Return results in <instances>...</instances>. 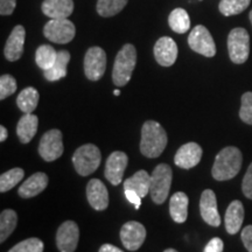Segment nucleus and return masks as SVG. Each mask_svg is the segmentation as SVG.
I'll return each instance as SVG.
<instances>
[{
    "instance_id": "f257e3e1",
    "label": "nucleus",
    "mask_w": 252,
    "mask_h": 252,
    "mask_svg": "<svg viewBox=\"0 0 252 252\" xmlns=\"http://www.w3.org/2000/svg\"><path fill=\"white\" fill-rule=\"evenodd\" d=\"M243 163V156L237 147L228 146L217 154L212 174L217 181H226L238 174Z\"/></svg>"
},
{
    "instance_id": "f03ea898",
    "label": "nucleus",
    "mask_w": 252,
    "mask_h": 252,
    "mask_svg": "<svg viewBox=\"0 0 252 252\" xmlns=\"http://www.w3.org/2000/svg\"><path fill=\"white\" fill-rule=\"evenodd\" d=\"M167 133L158 122L147 121L141 127L140 152L147 158L161 156L167 146Z\"/></svg>"
},
{
    "instance_id": "7ed1b4c3",
    "label": "nucleus",
    "mask_w": 252,
    "mask_h": 252,
    "mask_svg": "<svg viewBox=\"0 0 252 252\" xmlns=\"http://www.w3.org/2000/svg\"><path fill=\"white\" fill-rule=\"evenodd\" d=\"M135 64H137V50L131 43L123 46L116 56L112 70L113 83L117 87H124L132 77Z\"/></svg>"
},
{
    "instance_id": "20e7f679",
    "label": "nucleus",
    "mask_w": 252,
    "mask_h": 252,
    "mask_svg": "<svg viewBox=\"0 0 252 252\" xmlns=\"http://www.w3.org/2000/svg\"><path fill=\"white\" fill-rule=\"evenodd\" d=\"M100 151L96 145L87 144L78 147L72 156V163L78 174L88 176L96 171L100 165Z\"/></svg>"
},
{
    "instance_id": "39448f33",
    "label": "nucleus",
    "mask_w": 252,
    "mask_h": 252,
    "mask_svg": "<svg viewBox=\"0 0 252 252\" xmlns=\"http://www.w3.org/2000/svg\"><path fill=\"white\" fill-rule=\"evenodd\" d=\"M173 179L172 168L167 163L158 165L151 175L150 193L153 202L161 204L168 197Z\"/></svg>"
},
{
    "instance_id": "423d86ee",
    "label": "nucleus",
    "mask_w": 252,
    "mask_h": 252,
    "mask_svg": "<svg viewBox=\"0 0 252 252\" xmlns=\"http://www.w3.org/2000/svg\"><path fill=\"white\" fill-rule=\"evenodd\" d=\"M228 52L230 60L236 64L247 61L250 54V36L245 28H234L228 36Z\"/></svg>"
},
{
    "instance_id": "0eeeda50",
    "label": "nucleus",
    "mask_w": 252,
    "mask_h": 252,
    "mask_svg": "<svg viewBox=\"0 0 252 252\" xmlns=\"http://www.w3.org/2000/svg\"><path fill=\"white\" fill-rule=\"evenodd\" d=\"M43 34L52 42L65 45L75 37L76 28L68 19H50L45 25Z\"/></svg>"
},
{
    "instance_id": "6e6552de",
    "label": "nucleus",
    "mask_w": 252,
    "mask_h": 252,
    "mask_svg": "<svg viewBox=\"0 0 252 252\" xmlns=\"http://www.w3.org/2000/svg\"><path fill=\"white\" fill-rule=\"evenodd\" d=\"M188 45L195 53L213 58L216 54V45L210 32L202 25H197L191 30L188 36Z\"/></svg>"
},
{
    "instance_id": "1a4fd4ad",
    "label": "nucleus",
    "mask_w": 252,
    "mask_h": 252,
    "mask_svg": "<svg viewBox=\"0 0 252 252\" xmlns=\"http://www.w3.org/2000/svg\"><path fill=\"white\" fill-rule=\"evenodd\" d=\"M62 132L60 130L47 131L41 138L39 144V154L45 161L52 162L63 154Z\"/></svg>"
},
{
    "instance_id": "9d476101",
    "label": "nucleus",
    "mask_w": 252,
    "mask_h": 252,
    "mask_svg": "<svg viewBox=\"0 0 252 252\" xmlns=\"http://www.w3.org/2000/svg\"><path fill=\"white\" fill-rule=\"evenodd\" d=\"M106 69V54L100 47H91L84 56V72L88 80L98 81Z\"/></svg>"
},
{
    "instance_id": "9b49d317",
    "label": "nucleus",
    "mask_w": 252,
    "mask_h": 252,
    "mask_svg": "<svg viewBox=\"0 0 252 252\" xmlns=\"http://www.w3.org/2000/svg\"><path fill=\"white\" fill-rule=\"evenodd\" d=\"M146 238V229L137 220L126 222L121 229V241L130 251H137L144 244Z\"/></svg>"
},
{
    "instance_id": "f8f14e48",
    "label": "nucleus",
    "mask_w": 252,
    "mask_h": 252,
    "mask_svg": "<svg viewBox=\"0 0 252 252\" xmlns=\"http://www.w3.org/2000/svg\"><path fill=\"white\" fill-rule=\"evenodd\" d=\"M80 229L74 220H65L58 229L56 234V245L60 252H74L76 250Z\"/></svg>"
},
{
    "instance_id": "ddd939ff",
    "label": "nucleus",
    "mask_w": 252,
    "mask_h": 252,
    "mask_svg": "<svg viewBox=\"0 0 252 252\" xmlns=\"http://www.w3.org/2000/svg\"><path fill=\"white\" fill-rule=\"evenodd\" d=\"M128 158L122 151L110 154L105 163V178L113 186H118L123 180L124 172L127 167Z\"/></svg>"
},
{
    "instance_id": "4468645a",
    "label": "nucleus",
    "mask_w": 252,
    "mask_h": 252,
    "mask_svg": "<svg viewBox=\"0 0 252 252\" xmlns=\"http://www.w3.org/2000/svg\"><path fill=\"white\" fill-rule=\"evenodd\" d=\"M154 58L162 67H171L178 59V46L169 36H162L154 46Z\"/></svg>"
},
{
    "instance_id": "2eb2a0df",
    "label": "nucleus",
    "mask_w": 252,
    "mask_h": 252,
    "mask_svg": "<svg viewBox=\"0 0 252 252\" xmlns=\"http://www.w3.org/2000/svg\"><path fill=\"white\" fill-rule=\"evenodd\" d=\"M202 153L203 151L200 145L196 143H187L178 150L174 157V162L180 168L190 169L200 163Z\"/></svg>"
},
{
    "instance_id": "dca6fc26",
    "label": "nucleus",
    "mask_w": 252,
    "mask_h": 252,
    "mask_svg": "<svg viewBox=\"0 0 252 252\" xmlns=\"http://www.w3.org/2000/svg\"><path fill=\"white\" fill-rule=\"evenodd\" d=\"M201 217L207 224L212 226H220V217L217 210V198L212 189H206L200 198Z\"/></svg>"
},
{
    "instance_id": "f3484780",
    "label": "nucleus",
    "mask_w": 252,
    "mask_h": 252,
    "mask_svg": "<svg viewBox=\"0 0 252 252\" xmlns=\"http://www.w3.org/2000/svg\"><path fill=\"white\" fill-rule=\"evenodd\" d=\"M25 36H26V31L21 25L15 26L13 31L11 32L4 49V55L8 61H18L23 56Z\"/></svg>"
},
{
    "instance_id": "a211bd4d",
    "label": "nucleus",
    "mask_w": 252,
    "mask_h": 252,
    "mask_svg": "<svg viewBox=\"0 0 252 252\" xmlns=\"http://www.w3.org/2000/svg\"><path fill=\"white\" fill-rule=\"evenodd\" d=\"M87 197L94 210H105L109 206V191L98 179H91L87 186Z\"/></svg>"
},
{
    "instance_id": "6ab92c4d",
    "label": "nucleus",
    "mask_w": 252,
    "mask_h": 252,
    "mask_svg": "<svg viewBox=\"0 0 252 252\" xmlns=\"http://www.w3.org/2000/svg\"><path fill=\"white\" fill-rule=\"evenodd\" d=\"M48 181L49 179L46 173H35V174L30 176V178L20 186V188H19L18 190L19 196L23 198H31L33 196H36V195L42 193V191L47 188Z\"/></svg>"
},
{
    "instance_id": "aec40b11",
    "label": "nucleus",
    "mask_w": 252,
    "mask_h": 252,
    "mask_svg": "<svg viewBox=\"0 0 252 252\" xmlns=\"http://www.w3.org/2000/svg\"><path fill=\"white\" fill-rule=\"evenodd\" d=\"M43 14L50 19H68L74 11L72 0H45L41 6Z\"/></svg>"
},
{
    "instance_id": "412c9836",
    "label": "nucleus",
    "mask_w": 252,
    "mask_h": 252,
    "mask_svg": "<svg viewBox=\"0 0 252 252\" xmlns=\"http://www.w3.org/2000/svg\"><path fill=\"white\" fill-rule=\"evenodd\" d=\"M244 220V207L241 201L235 200L229 204L225 212V229L230 235H236L241 230Z\"/></svg>"
},
{
    "instance_id": "4be33fe9",
    "label": "nucleus",
    "mask_w": 252,
    "mask_h": 252,
    "mask_svg": "<svg viewBox=\"0 0 252 252\" xmlns=\"http://www.w3.org/2000/svg\"><path fill=\"white\" fill-rule=\"evenodd\" d=\"M39 118L32 113H25L17 125V134L23 144H28L37 132Z\"/></svg>"
},
{
    "instance_id": "5701e85b",
    "label": "nucleus",
    "mask_w": 252,
    "mask_h": 252,
    "mask_svg": "<svg viewBox=\"0 0 252 252\" xmlns=\"http://www.w3.org/2000/svg\"><path fill=\"white\" fill-rule=\"evenodd\" d=\"M189 198L182 191H178L171 197L169 201V214L173 220L176 223H185L188 217Z\"/></svg>"
},
{
    "instance_id": "b1692460",
    "label": "nucleus",
    "mask_w": 252,
    "mask_h": 252,
    "mask_svg": "<svg viewBox=\"0 0 252 252\" xmlns=\"http://www.w3.org/2000/svg\"><path fill=\"white\" fill-rule=\"evenodd\" d=\"M151 175L146 171H138L124 181V189H130L145 197L150 193Z\"/></svg>"
},
{
    "instance_id": "393cba45",
    "label": "nucleus",
    "mask_w": 252,
    "mask_h": 252,
    "mask_svg": "<svg viewBox=\"0 0 252 252\" xmlns=\"http://www.w3.org/2000/svg\"><path fill=\"white\" fill-rule=\"evenodd\" d=\"M69 61H70V53L67 50H60L54 65L48 70H45L46 80L55 82L67 76V65Z\"/></svg>"
},
{
    "instance_id": "a878e982",
    "label": "nucleus",
    "mask_w": 252,
    "mask_h": 252,
    "mask_svg": "<svg viewBox=\"0 0 252 252\" xmlns=\"http://www.w3.org/2000/svg\"><path fill=\"white\" fill-rule=\"evenodd\" d=\"M40 94L33 87H28L19 94L17 98V105L24 113H33L39 104Z\"/></svg>"
},
{
    "instance_id": "bb28decb",
    "label": "nucleus",
    "mask_w": 252,
    "mask_h": 252,
    "mask_svg": "<svg viewBox=\"0 0 252 252\" xmlns=\"http://www.w3.org/2000/svg\"><path fill=\"white\" fill-rule=\"evenodd\" d=\"M169 27L178 34H184L190 28V19L187 11L184 8L173 9L168 18Z\"/></svg>"
},
{
    "instance_id": "cd10ccee",
    "label": "nucleus",
    "mask_w": 252,
    "mask_h": 252,
    "mask_svg": "<svg viewBox=\"0 0 252 252\" xmlns=\"http://www.w3.org/2000/svg\"><path fill=\"white\" fill-rule=\"evenodd\" d=\"M18 223V215L14 210L5 209L0 215V242L4 243L12 232L14 231Z\"/></svg>"
},
{
    "instance_id": "c85d7f7f",
    "label": "nucleus",
    "mask_w": 252,
    "mask_h": 252,
    "mask_svg": "<svg viewBox=\"0 0 252 252\" xmlns=\"http://www.w3.org/2000/svg\"><path fill=\"white\" fill-rule=\"evenodd\" d=\"M58 53L56 50L49 45H42L36 49L35 53V62L39 65V68L43 71L48 70L54 65V63L58 59Z\"/></svg>"
},
{
    "instance_id": "c756f323",
    "label": "nucleus",
    "mask_w": 252,
    "mask_h": 252,
    "mask_svg": "<svg viewBox=\"0 0 252 252\" xmlns=\"http://www.w3.org/2000/svg\"><path fill=\"white\" fill-rule=\"evenodd\" d=\"M128 0H98L97 1V12L100 17L110 18L121 13L127 5Z\"/></svg>"
},
{
    "instance_id": "7c9ffc66",
    "label": "nucleus",
    "mask_w": 252,
    "mask_h": 252,
    "mask_svg": "<svg viewBox=\"0 0 252 252\" xmlns=\"http://www.w3.org/2000/svg\"><path fill=\"white\" fill-rule=\"evenodd\" d=\"M251 0H220L219 9L224 17L237 15L249 7Z\"/></svg>"
},
{
    "instance_id": "2f4dec72",
    "label": "nucleus",
    "mask_w": 252,
    "mask_h": 252,
    "mask_svg": "<svg viewBox=\"0 0 252 252\" xmlns=\"http://www.w3.org/2000/svg\"><path fill=\"white\" fill-rule=\"evenodd\" d=\"M25 172L24 169L19 168H12L6 173H2L0 176V191L5 193V191L11 190L14 186H17L19 182L24 179Z\"/></svg>"
},
{
    "instance_id": "473e14b6",
    "label": "nucleus",
    "mask_w": 252,
    "mask_h": 252,
    "mask_svg": "<svg viewBox=\"0 0 252 252\" xmlns=\"http://www.w3.org/2000/svg\"><path fill=\"white\" fill-rule=\"evenodd\" d=\"M45 245L39 238H28L14 245L8 252H43Z\"/></svg>"
},
{
    "instance_id": "72a5a7b5",
    "label": "nucleus",
    "mask_w": 252,
    "mask_h": 252,
    "mask_svg": "<svg viewBox=\"0 0 252 252\" xmlns=\"http://www.w3.org/2000/svg\"><path fill=\"white\" fill-rule=\"evenodd\" d=\"M17 90V81L11 75H2L0 77V99L4 100L5 98L13 94Z\"/></svg>"
},
{
    "instance_id": "f704fd0d",
    "label": "nucleus",
    "mask_w": 252,
    "mask_h": 252,
    "mask_svg": "<svg viewBox=\"0 0 252 252\" xmlns=\"http://www.w3.org/2000/svg\"><path fill=\"white\" fill-rule=\"evenodd\" d=\"M239 117L245 124L252 125V93H245L242 96V106L239 110Z\"/></svg>"
},
{
    "instance_id": "c9c22d12",
    "label": "nucleus",
    "mask_w": 252,
    "mask_h": 252,
    "mask_svg": "<svg viewBox=\"0 0 252 252\" xmlns=\"http://www.w3.org/2000/svg\"><path fill=\"white\" fill-rule=\"evenodd\" d=\"M242 190L248 198L252 200V163L249 166L247 173H245L243 182H242Z\"/></svg>"
},
{
    "instance_id": "e433bc0d",
    "label": "nucleus",
    "mask_w": 252,
    "mask_h": 252,
    "mask_svg": "<svg viewBox=\"0 0 252 252\" xmlns=\"http://www.w3.org/2000/svg\"><path fill=\"white\" fill-rule=\"evenodd\" d=\"M242 242L249 252H252V225H248L242 230Z\"/></svg>"
},
{
    "instance_id": "4c0bfd02",
    "label": "nucleus",
    "mask_w": 252,
    "mask_h": 252,
    "mask_svg": "<svg viewBox=\"0 0 252 252\" xmlns=\"http://www.w3.org/2000/svg\"><path fill=\"white\" fill-rule=\"evenodd\" d=\"M17 6V0H0V13L1 15H11Z\"/></svg>"
},
{
    "instance_id": "58836bf2",
    "label": "nucleus",
    "mask_w": 252,
    "mask_h": 252,
    "mask_svg": "<svg viewBox=\"0 0 252 252\" xmlns=\"http://www.w3.org/2000/svg\"><path fill=\"white\" fill-rule=\"evenodd\" d=\"M223 241L219 237L210 239V242L206 245L203 252H223Z\"/></svg>"
},
{
    "instance_id": "ea45409f",
    "label": "nucleus",
    "mask_w": 252,
    "mask_h": 252,
    "mask_svg": "<svg viewBox=\"0 0 252 252\" xmlns=\"http://www.w3.org/2000/svg\"><path fill=\"white\" fill-rule=\"evenodd\" d=\"M125 196L128 200V202L134 204L135 209H139L141 206V198H143L139 194L135 193L133 190H130V189H125Z\"/></svg>"
},
{
    "instance_id": "a19ab883",
    "label": "nucleus",
    "mask_w": 252,
    "mask_h": 252,
    "mask_svg": "<svg viewBox=\"0 0 252 252\" xmlns=\"http://www.w3.org/2000/svg\"><path fill=\"white\" fill-rule=\"evenodd\" d=\"M98 252H124L121 249L115 247V245H111V244H103L102 247H100L99 251Z\"/></svg>"
},
{
    "instance_id": "79ce46f5",
    "label": "nucleus",
    "mask_w": 252,
    "mask_h": 252,
    "mask_svg": "<svg viewBox=\"0 0 252 252\" xmlns=\"http://www.w3.org/2000/svg\"><path fill=\"white\" fill-rule=\"evenodd\" d=\"M7 135H8V132H7V128L5 127V126H0V141H5L7 139Z\"/></svg>"
},
{
    "instance_id": "37998d69",
    "label": "nucleus",
    "mask_w": 252,
    "mask_h": 252,
    "mask_svg": "<svg viewBox=\"0 0 252 252\" xmlns=\"http://www.w3.org/2000/svg\"><path fill=\"white\" fill-rule=\"evenodd\" d=\"M113 94H115V96H119V94H121V91H119L118 89H116L115 91H113Z\"/></svg>"
},
{
    "instance_id": "c03bdc74",
    "label": "nucleus",
    "mask_w": 252,
    "mask_h": 252,
    "mask_svg": "<svg viewBox=\"0 0 252 252\" xmlns=\"http://www.w3.org/2000/svg\"><path fill=\"white\" fill-rule=\"evenodd\" d=\"M163 252H178V251L174 250V249H167V250H165Z\"/></svg>"
},
{
    "instance_id": "a18cd8bd",
    "label": "nucleus",
    "mask_w": 252,
    "mask_h": 252,
    "mask_svg": "<svg viewBox=\"0 0 252 252\" xmlns=\"http://www.w3.org/2000/svg\"><path fill=\"white\" fill-rule=\"evenodd\" d=\"M249 18H250V21H251V25H252V9H251V12H250V15H249Z\"/></svg>"
},
{
    "instance_id": "49530a36",
    "label": "nucleus",
    "mask_w": 252,
    "mask_h": 252,
    "mask_svg": "<svg viewBox=\"0 0 252 252\" xmlns=\"http://www.w3.org/2000/svg\"><path fill=\"white\" fill-rule=\"evenodd\" d=\"M200 1H202V0H200Z\"/></svg>"
}]
</instances>
